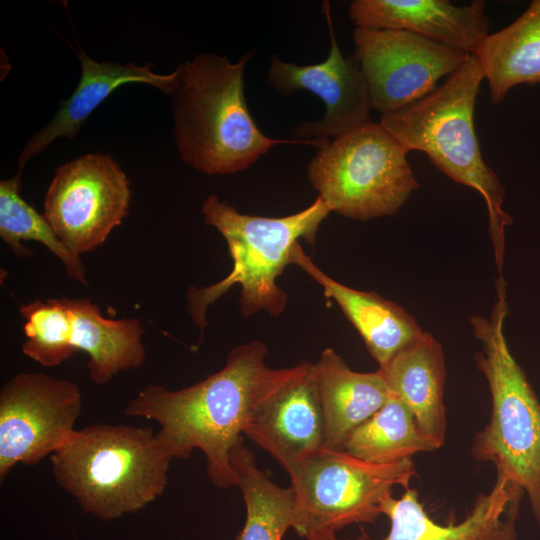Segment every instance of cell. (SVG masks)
<instances>
[{"instance_id": "cell-3", "label": "cell", "mask_w": 540, "mask_h": 540, "mask_svg": "<svg viewBox=\"0 0 540 540\" xmlns=\"http://www.w3.org/2000/svg\"><path fill=\"white\" fill-rule=\"evenodd\" d=\"M483 79L477 58L470 54L442 85L402 109L381 114L380 124L406 150L425 153L441 172L482 196L501 280L505 229L513 220L503 209L505 188L484 161L476 135L474 112Z\"/></svg>"}, {"instance_id": "cell-19", "label": "cell", "mask_w": 540, "mask_h": 540, "mask_svg": "<svg viewBox=\"0 0 540 540\" xmlns=\"http://www.w3.org/2000/svg\"><path fill=\"white\" fill-rule=\"evenodd\" d=\"M390 392L409 408L421 432L437 449L446 437L443 402L445 362L440 343L428 332L384 369Z\"/></svg>"}, {"instance_id": "cell-14", "label": "cell", "mask_w": 540, "mask_h": 540, "mask_svg": "<svg viewBox=\"0 0 540 540\" xmlns=\"http://www.w3.org/2000/svg\"><path fill=\"white\" fill-rule=\"evenodd\" d=\"M523 494L522 488L497 476L492 489L477 496L463 521L440 525L428 516L418 491L408 488L399 499L389 495L381 503V513L390 521L382 540H518L516 520ZM326 540L348 539L335 535ZM353 540L369 539L362 535Z\"/></svg>"}, {"instance_id": "cell-5", "label": "cell", "mask_w": 540, "mask_h": 540, "mask_svg": "<svg viewBox=\"0 0 540 540\" xmlns=\"http://www.w3.org/2000/svg\"><path fill=\"white\" fill-rule=\"evenodd\" d=\"M50 461L57 484L85 513L113 520L162 495L171 459L151 428L94 424L76 430Z\"/></svg>"}, {"instance_id": "cell-17", "label": "cell", "mask_w": 540, "mask_h": 540, "mask_svg": "<svg viewBox=\"0 0 540 540\" xmlns=\"http://www.w3.org/2000/svg\"><path fill=\"white\" fill-rule=\"evenodd\" d=\"M77 55L81 63L79 83L70 97L60 104L52 120L27 141L19 155V171L31 157L44 151L57 138L73 139L93 111L120 86L144 83L170 95L177 83L176 70L158 74L148 64L96 62L82 49Z\"/></svg>"}, {"instance_id": "cell-13", "label": "cell", "mask_w": 540, "mask_h": 540, "mask_svg": "<svg viewBox=\"0 0 540 540\" xmlns=\"http://www.w3.org/2000/svg\"><path fill=\"white\" fill-rule=\"evenodd\" d=\"M308 361L267 397L244 432L288 474L325 447V427L316 381Z\"/></svg>"}, {"instance_id": "cell-20", "label": "cell", "mask_w": 540, "mask_h": 540, "mask_svg": "<svg viewBox=\"0 0 540 540\" xmlns=\"http://www.w3.org/2000/svg\"><path fill=\"white\" fill-rule=\"evenodd\" d=\"M72 321V345L89 356V376L107 384L117 373L143 365L146 352L143 326L138 318L110 319L89 298H67Z\"/></svg>"}, {"instance_id": "cell-11", "label": "cell", "mask_w": 540, "mask_h": 540, "mask_svg": "<svg viewBox=\"0 0 540 540\" xmlns=\"http://www.w3.org/2000/svg\"><path fill=\"white\" fill-rule=\"evenodd\" d=\"M353 41L372 108L381 114L424 98L470 55L404 30L355 28Z\"/></svg>"}, {"instance_id": "cell-9", "label": "cell", "mask_w": 540, "mask_h": 540, "mask_svg": "<svg viewBox=\"0 0 540 540\" xmlns=\"http://www.w3.org/2000/svg\"><path fill=\"white\" fill-rule=\"evenodd\" d=\"M129 180L108 154L81 155L56 169L43 215L59 239L77 255L102 245L127 216Z\"/></svg>"}, {"instance_id": "cell-6", "label": "cell", "mask_w": 540, "mask_h": 540, "mask_svg": "<svg viewBox=\"0 0 540 540\" xmlns=\"http://www.w3.org/2000/svg\"><path fill=\"white\" fill-rule=\"evenodd\" d=\"M496 292L489 318H470L482 347L475 362L492 401L490 421L475 435L471 453L477 461L492 463L497 476L523 489L540 524V402L505 338L506 283L497 282Z\"/></svg>"}, {"instance_id": "cell-12", "label": "cell", "mask_w": 540, "mask_h": 540, "mask_svg": "<svg viewBox=\"0 0 540 540\" xmlns=\"http://www.w3.org/2000/svg\"><path fill=\"white\" fill-rule=\"evenodd\" d=\"M331 47L328 57L317 64L297 65L272 56L268 84L282 95L306 90L323 101L324 116L313 122H302L293 128L294 140L309 138L324 146L330 138L339 137L370 122L371 98L365 76L355 55L344 57L338 47L329 5L326 3Z\"/></svg>"}, {"instance_id": "cell-16", "label": "cell", "mask_w": 540, "mask_h": 540, "mask_svg": "<svg viewBox=\"0 0 540 540\" xmlns=\"http://www.w3.org/2000/svg\"><path fill=\"white\" fill-rule=\"evenodd\" d=\"M291 264L301 268L323 288L327 298L336 302L362 337L378 369L386 368L423 337L425 332L401 306L376 292L357 290L332 279L317 267L300 243L293 249Z\"/></svg>"}, {"instance_id": "cell-10", "label": "cell", "mask_w": 540, "mask_h": 540, "mask_svg": "<svg viewBox=\"0 0 540 540\" xmlns=\"http://www.w3.org/2000/svg\"><path fill=\"white\" fill-rule=\"evenodd\" d=\"M79 386L44 373L24 372L0 391V480L18 464H38L76 431Z\"/></svg>"}, {"instance_id": "cell-22", "label": "cell", "mask_w": 540, "mask_h": 540, "mask_svg": "<svg viewBox=\"0 0 540 540\" xmlns=\"http://www.w3.org/2000/svg\"><path fill=\"white\" fill-rule=\"evenodd\" d=\"M236 485L242 492L246 520L235 540H282L289 528L300 529V515L293 488L275 484L256 464L244 439L230 452Z\"/></svg>"}, {"instance_id": "cell-8", "label": "cell", "mask_w": 540, "mask_h": 540, "mask_svg": "<svg viewBox=\"0 0 540 540\" xmlns=\"http://www.w3.org/2000/svg\"><path fill=\"white\" fill-rule=\"evenodd\" d=\"M415 475L412 458L374 464L324 447L289 474L300 515L297 534L326 540L347 525L372 523L392 489H408Z\"/></svg>"}, {"instance_id": "cell-23", "label": "cell", "mask_w": 540, "mask_h": 540, "mask_svg": "<svg viewBox=\"0 0 540 540\" xmlns=\"http://www.w3.org/2000/svg\"><path fill=\"white\" fill-rule=\"evenodd\" d=\"M436 449L406 404L393 393L350 435L344 447L346 453L374 464H391Z\"/></svg>"}, {"instance_id": "cell-25", "label": "cell", "mask_w": 540, "mask_h": 540, "mask_svg": "<svg viewBox=\"0 0 540 540\" xmlns=\"http://www.w3.org/2000/svg\"><path fill=\"white\" fill-rule=\"evenodd\" d=\"M26 340L22 352L44 367H56L75 352L72 321L65 297L36 299L20 307Z\"/></svg>"}, {"instance_id": "cell-21", "label": "cell", "mask_w": 540, "mask_h": 540, "mask_svg": "<svg viewBox=\"0 0 540 540\" xmlns=\"http://www.w3.org/2000/svg\"><path fill=\"white\" fill-rule=\"evenodd\" d=\"M474 55L493 103L516 85L540 84V0H533L507 27L488 34Z\"/></svg>"}, {"instance_id": "cell-7", "label": "cell", "mask_w": 540, "mask_h": 540, "mask_svg": "<svg viewBox=\"0 0 540 540\" xmlns=\"http://www.w3.org/2000/svg\"><path fill=\"white\" fill-rule=\"evenodd\" d=\"M408 152L380 122L370 121L320 148L307 176L332 212L361 221L390 216L420 187Z\"/></svg>"}, {"instance_id": "cell-4", "label": "cell", "mask_w": 540, "mask_h": 540, "mask_svg": "<svg viewBox=\"0 0 540 540\" xmlns=\"http://www.w3.org/2000/svg\"><path fill=\"white\" fill-rule=\"evenodd\" d=\"M206 224L216 228L227 243L232 259L231 272L206 287H190L186 293L187 312L202 335L207 327L206 311L234 285H240V313L247 318L260 311L272 317L284 312L287 294L277 278L291 264L293 249L300 239L314 245L318 228L331 213L319 196L305 209L283 217L243 214L208 196L202 204Z\"/></svg>"}, {"instance_id": "cell-18", "label": "cell", "mask_w": 540, "mask_h": 540, "mask_svg": "<svg viewBox=\"0 0 540 540\" xmlns=\"http://www.w3.org/2000/svg\"><path fill=\"white\" fill-rule=\"evenodd\" d=\"M324 418L325 447L344 451L350 435L373 416L390 397L381 370L353 371L331 348L312 364Z\"/></svg>"}, {"instance_id": "cell-24", "label": "cell", "mask_w": 540, "mask_h": 540, "mask_svg": "<svg viewBox=\"0 0 540 540\" xmlns=\"http://www.w3.org/2000/svg\"><path fill=\"white\" fill-rule=\"evenodd\" d=\"M21 174L0 182V237L13 253L21 258L33 252L23 241H37L62 261L68 278L87 286L86 267L80 255L75 254L59 239L43 214L38 213L21 196Z\"/></svg>"}, {"instance_id": "cell-1", "label": "cell", "mask_w": 540, "mask_h": 540, "mask_svg": "<svg viewBox=\"0 0 540 540\" xmlns=\"http://www.w3.org/2000/svg\"><path fill=\"white\" fill-rule=\"evenodd\" d=\"M267 346L258 340L233 348L224 367L191 386L169 390L149 384L126 405L130 417L159 423L156 438L172 459L201 450L207 475L219 488L236 485L231 450L242 441L256 408L290 380L300 363L285 368L266 364Z\"/></svg>"}, {"instance_id": "cell-2", "label": "cell", "mask_w": 540, "mask_h": 540, "mask_svg": "<svg viewBox=\"0 0 540 540\" xmlns=\"http://www.w3.org/2000/svg\"><path fill=\"white\" fill-rule=\"evenodd\" d=\"M254 51L238 62L199 53L180 64L171 92L173 134L181 159L208 174H232L256 162L278 144L324 145L316 140L266 136L253 120L244 92V71Z\"/></svg>"}, {"instance_id": "cell-15", "label": "cell", "mask_w": 540, "mask_h": 540, "mask_svg": "<svg viewBox=\"0 0 540 540\" xmlns=\"http://www.w3.org/2000/svg\"><path fill=\"white\" fill-rule=\"evenodd\" d=\"M348 14L356 28L404 30L467 54L489 34L483 0L463 6L447 0H354Z\"/></svg>"}]
</instances>
